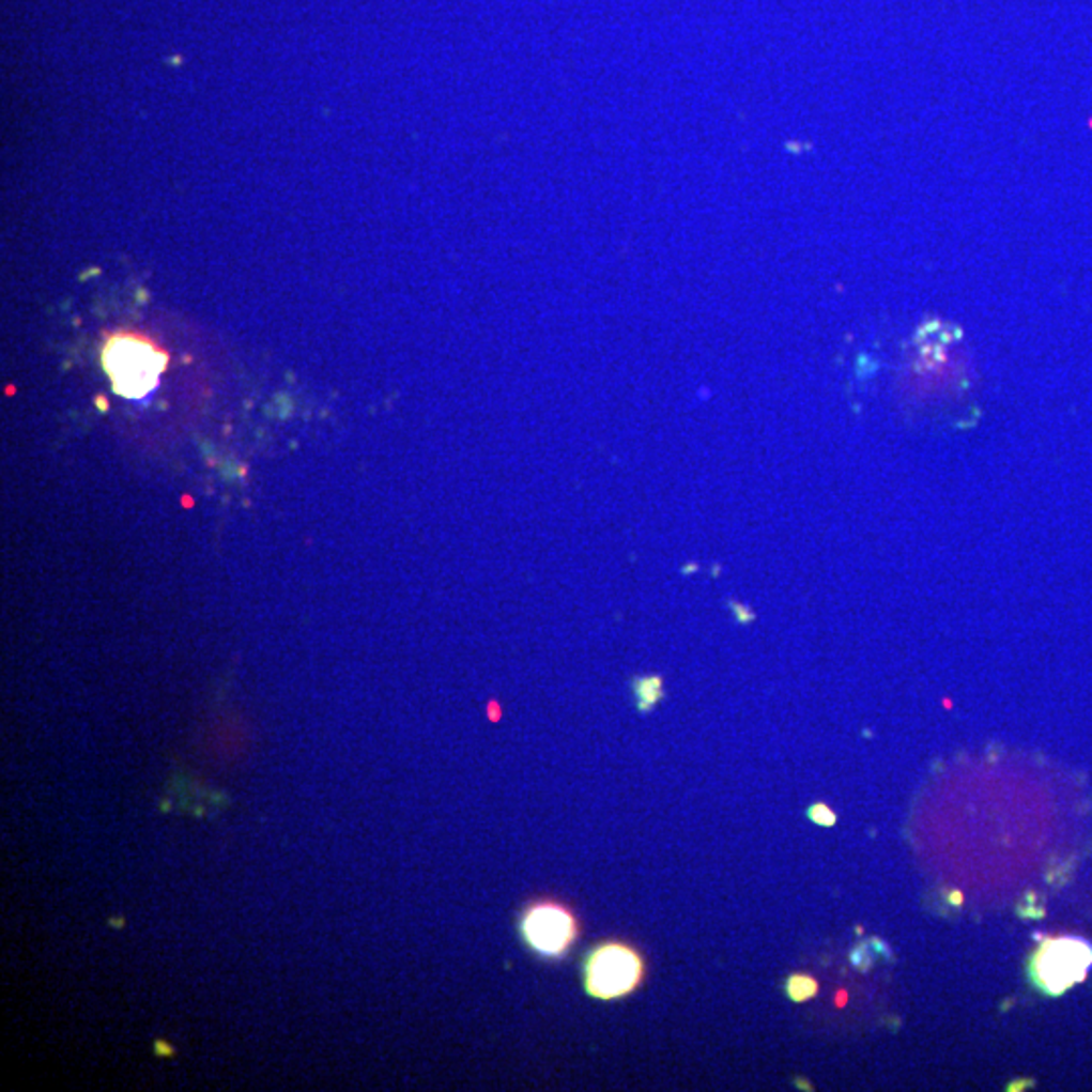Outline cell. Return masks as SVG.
Here are the masks:
<instances>
[{
  "label": "cell",
  "instance_id": "3957f363",
  "mask_svg": "<svg viewBox=\"0 0 1092 1092\" xmlns=\"http://www.w3.org/2000/svg\"><path fill=\"white\" fill-rule=\"evenodd\" d=\"M167 367V354L138 336H113L104 349V369L113 390L126 399H142L156 389Z\"/></svg>",
  "mask_w": 1092,
  "mask_h": 1092
},
{
  "label": "cell",
  "instance_id": "8992f818",
  "mask_svg": "<svg viewBox=\"0 0 1092 1092\" xmlns=\"http://www.w3.org/2000/svg\"><path fill=\"white\" fill-rule=\"evenodd\" d=\"M819 985L815 982L814 978L810 975H803V973H796L791 975L787 983H785V994L787 998L796 1003H803V1001L812 1000L815 994H817Z\"/></svg>",
  "mask_w": 1092,
  "mask_h": 1092
},
{
  "label": "cell",
  "instance_id": "9c48e42d",
  "mask_svg": "<svg viewBox=\"0 0 1092 1092\" xmlns=\"http://www.w3.org/2000/svg\"><path fill=\"white\" fill-rule=\"evenodd\" d=\"M949 901L953 903V907H962L963 903L962 892H959V890H953V892H951V896H949Z\"/></svg>",
  "mask_w": 1092,
  "mask_h": 1092
},
{
  "label": "cell",
  "instance_id": "5b68a950",
  "mask_svg": "<svg viewBox=\"0 0 1092 1092\" xmlns=\"http://www.w3.org/2000/svg\"><path fill=\"white\" fill-rule=\"evenodd\" d=\"M631 694L640 714H649L664 698V680L658 674L631 678Z\"/></svg>",
  "mask_w": 1092,
  "mask_h": 1092
},
{
  "label": "cell",
  "instance_id": "6da1fadb",
  "mask_svg": "<svg viewBox=\"0 0 1092 1092\" xmlns=\"http://www.w3.org/2000/svg\"><path fill=\"white\" fill-rule=\"evenodd\" d=\"M583 989L597 1001L630 998L648 975L644 953L621 939H605L593 944L583 959Z\"/></svg>",
  "mask_w": 1092,
  "mask_h": 1092
},
{
  "label": "cell",
  "instance_id": "52a82bcc",
  "mask_svg": "<svg viewBox=\"0 0 1092 1092\" xmlns=\"http://www.w3.org/2000/svg\"><path fill=\"white\" fill-rule=\"evenodd\" d=\"M878 955H882V957H889L890 949L889 947H887V944L882 943V941H878V939H872V941H868V943H864L862 944V947H858V949L853 951L852 963L853 965H856V967H858V969L866 971V969H868L871 965H874V963H876V959H878Z\"/></svg>",
  "mask_w": 1092,
  "mask_h": 1092
},
{
  "label": "cell",
  "instance_id": "7a4b0ae2",
  "mask_svg": "<svg viewBox=\"0 0 1092 1092\" xmlns=\"http://www.w3.org/2000/svg\"><path fill=\"white\" fill-rule=\"evenodd\" d=\"M522 944L542 962L565 959L581 937V921L573 907L556 898H537L519 917Z\"/></svg>",
  "mask_w": 1092,
  "mask_h": 1092
},
{
  "label": "cell",
  "instance_id": "ba28073f",
  "mask_svg": "<svg viewBox=\"0 0 1092 1092\" xmlns=\"http://www.w3.org/2000/svg\"><path fill=\"white\" fill-rule=\"evenodd\" d=\"M808 815H810V819H812L814 824L821 826V828H832L833 824H835V819H837L832 810H830L828 805H824V803H815V805H812V808L808 810Z\"/></svg>",
  "mask_w": 1092,
  "mask_h": 1092
},
{
  "label": "cell",
  "instance_id": "277c9868",
  "mask_svg": "<svg viewBox=\"0 0 1092 1092\" xmlns=\"http://www.w3.org/2000/svg\"><path fill=\"white\" fill-rule=\"evenodd\" d=\"M1092 947L1076 937L1048 939L1032 959V982L1050 996H1060L1087 978Z\"/></svg>",
  "mask_w": 1092,
  "mask_h": 1092
}]
</instances>
